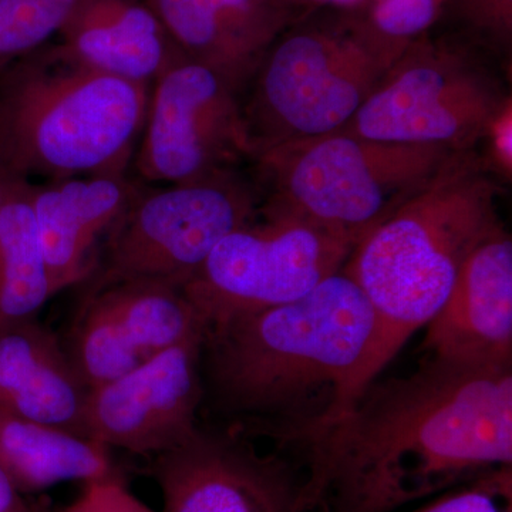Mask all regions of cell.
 <instances>
[{
	"instance_id": "5bb4252c",
	"label": "cell",
	"mask_w": 512,
	"mask_h": 512,
	"mask_svg": "<svg viewBox=\"0 0 512 512\" xmlns=\"http://www.w3.org/2000/svg\"><path fill=\"white\" fill-rule=\"evenodd\" d=\"M423 350L454 362L512 363V239L504 225L464 262Z\"/></svg>"
},
{
	"instance_id": "ba28073f",
	"label": "cell",
	"mask_w": 512,
	"mask_h": 512,
	"mask_svg": "<svg viewBox=\"0 0 512 512\" xmlns=\"http://www.w3.org/2000/svg\"><path fill=\"white\" fill-rule=\"evenodd\" d=\"M259 204L255 181L237 170L158 190L137 188L86 284L157 281L184 288L222 239L258 217Z\"/></svg>"
},
{
	"instance_id": "4fadbf2b",
	"label": "cell",
	"mask_w": 512,
	"mask_h": 512,
	"mask_svg": "<svg viewBox=\"0 0 512 512\" xmlns=\"http://www.w3.org/2000/svg\"><path fill=\"white\" fill-rule=\"evenodd\" d=\"M163 512H295L298 481L278 457L259 454L242 434L201 426L153 457Z\"/></svg>"
},
{
	"instance_id": "5b68a950",
	"label": "cell",
	"mask_w": 512,
	"mask_h": 512,
	"mask_svg": "<svg viewBox=\"0 0 512 512\" xmlns=\"http://www.w3.org/2000/svg\"><path fill=\"white\" fill-rule=\"evenodd\" d=\"M400 55L355 12L319 10L295 20L242 90L252 161L282 144L338 133Z\"/></svg>"
},
{
	"instance_id": "e0dca14e",
	"label": "cell",
	"mask_w": 512,
	"mask_h": 512,
	"mask_svg": "<svg viewBox=\"0 0 512 512\" xmlns=\"http://www.w3.org/2000/svg\"><path fill=\"white\" fill-rule=\"evenodd\" d=\"M89 392L62 340L37 319L0 333V409L86 437Z\"/></svg>"
},
{
	"instance_id": "7a4b0ae2",
	"label": "cell",
	"mask_w": 512,
	"mask_h": 512,
	"mask_svg": "<svg viewBox=\"0 0 512 512\" xmlns=\"http://www.w3.org/2000/svg\"><path fill=\"white\" fill-rule=\"evenodd\" d=\"M375 332L369 299L342 269L295 301L214 320L202 330V403L225 429L291 440L356 399Z\"/></svg>"
},
{
	"instance_id": "44dd1931",
	"label": "cell",
	"mask_w": 512,
	"mask_h": 512,
	"mask_svg": "<svg viewBox=\"0 0 512 512\" xmlns=\"http://www.w3.org/2000/svg\"><path fill=\"white\" fill-rule=\"evenodd\" d=\"M90 0H0V72L32 55L64 28Z\"/></svg>"
},
{
	"instance_id": "8992f818",
	"label": "cell",
	"mask_w": 512,
	"mask_h": 512,
	"mask_svg": "<svg viewBox=\"0 0 512 512\" xmlns=\"http://www.w3.org/2000/svg\"><path fill=\"white\" fill-rule=\"evenodd\" d=\"M467 153L339 131L292 141L252 161L259 214L312 222L359 244Z\"/></svg>"
},
{
	"instance_id": "6da1fadb",
	"label": "cell",
	"mask_w": 512,
	"mask_h": 512,
	"mask_svg": "<svg viewBox=\"0 0 512 512\" xmlns=\"http://www.w3.org/2000/svg\"><path fill=\"white\" fill-rule=\"evenodd\" d=\"M291 440L306 456L295 512L399 510L511 468L512 363L424 356Z\"/></svg>"
},
{
	"instance_id": "ffe728a7",
	"label": "cell",
	"mask_w": 512,
	"mask_h": 512,
	"mask_svg": "<svg viewBox=\"0 0 512 512\" xmlns=\"http://www.w3.org/2000/svg\"><path fill=\"white\" fill-rule=\"evenodd\" d=\"M30 181L12 185L0 207V333L37 319L52 298L30 202Z\"/></svg>"
},
{
	"instance_id": "52a82bcc",
	"label": "cell",
	"mask_w": 512,
	"mask_h": 512,
	"mask_svg": "<svg viewBox=\"0 0 512 512\" xmlns=\"http://www.w3.org/2000/svg\"><path fill=\"white\" fill-rule=\"evenodd\" d=\"M494 59L454 32L417 37L339 133L474 151L511 100Z\"/></svg>"
},
{
	"instance_id": "2e32d148",
	"label": "cell",
	"mask_w": 512,
	"mask_h": 512,
	"mask_svg": "<svg viewBox=\"0 0 512 512\" xmlns=\"http://www.w3.org/2000/svg\"><path fill=\"white\" fill-rule=\"evenodd\" d=\"M187 59L211 67L239 90L268 47L295 22L271 0H146Z\"/></svg>"
},
{
	"instance_id": "f1b7e54d",
	"label": "cell",
	"mask_w": 512,
	"mask_h": 512,
	"mask_svg": "<svg viewBox=\"0 0 512 512\" xmlns=\"http://www.w3.org/2000/svg\"><path fill=\"white\" fill-rule=\"evenodd\" d=\"M19 180H22V178L16 177V175L0 161V207H2L3 201H5L6 195H8L12 185L18 183Z\"/></svg>"
},
{
	"instance_id": "d6986e66",
	"label": "cell",
	"mask_w": 512,
	"mask_h": 512,
	"mask_svg": "<svg viewBox=\"0 0 512 512\" xmlns=\"http://www.w3.org/2000/svg\"><path fill=\"white\" fill-rule=\"evenodd\" d=\"M0 470L23 495L63 483L121 480L110 448L0 409Z\"/></svg>"
},
{
	"instance_id": "9a60e30c",
	"label": "cell",
	"mask_w": 512,
	"mask_h": 512,
	"mask_svg": "<svg viewBox=\"0 0 512 512\" xmlns=\"http://www.w3.org/2000/svg\"><path fill=\"white\" fill-rule=\"evenodd\" d=\"M137 187L126 175H89L30 187L53 295L93 274L104 239Z\"/></svg>"
},
{
	"instance_id": "277c9868",
	"label": "cell",
	"mask_w": 512,
	"mask_h": 512,
	"mask_svg": "<svg viewBox=\"0 0 512 512\" xmlns=\"http://www.w3.org/2000/svg\"><path fill=\"white\" fill-rule=\"evenodd\" d=\"M150 90L42 47L0 72V161L26 181L126 175Z\"/></svg>"
},
{
	"instance_id": "603a6c76",
	"label": "cell",
	"mask_w": 512,
	"mask_h": 512,
	"mask_svg": "<svg viewBox=\"0 0 512 512\" xmlns=\"http://www.w3.org/2000/svg\"><path fill=\"white\" fill-rule=\"evenodd\" d=\"M441 19L450 20L454 33L494 57L510 53L512 0H447Z\"/></svg>"
},
{
	"instance_id": "3957f363",
	"label": "cell",
	"mask_w": 512,
	"mask_h": 512,
	"mask_svg": "<svg viewBox=\"0 0 512 512\" xmlns=\"http://www.w3.org/2000/svg\"><path fill=\"white\" fill-rule=\"evenodd\" d=\"M501 192L497 175L471 151L353 249L342 271L365 292L376 322L356 397L429 325L468 256L503 225Z\"/></svg>"
},
{
	"instance_id": "cb8c5ba5",
	"label": "cell",
	"mask_w": 512,
	"mask_h": 512,
	"mask_svg": "<svg viewBox=\"0 0 512 512\" xmlns=\"http://www.w3.org/2000/svg\"><path fill=\"white\" fill-rule=\"evenodd\" d=\"M414 512H512L511 468L478 477Z\"/></svg>"
},
{
	"instance_id": "83f0119b",
	"label": "cell",
	"mask_w": 512,
	"mask_h": 512,
	"mask_svg": "<svg viewBox=\"0 0 512 512\" xmlns=\"http://www.w3.org/2000/svg\"><path fill=\"white\" fill-rule=\"evenodd\" d=\"M42 507L29 503L0 470V512H40Z\"/></svg>"
},
{
	"instance_id": "4316f807",
	"label": "cell",
	"mask_w": 512,
	"mask_h": 512,
	"mask_svg": "<svg viewBox=\"0 0 512 512\" xmlns=\"http://www.w3.org/2000/svg\"><path fill=\"white\" fill-rule=\"evenodd\" d=\"M279 9L298 20L319 10H357L366 0H271Z\"/></svg>"
},
{
	"instance_id": "9c48e42d",
	"label": "cell",
	"mask_w": 512,
	"mask_h": 512,
	"mask_svg": "<svg viewBox=\"0 0 512 512\" xmlns=\"http://www.w3.org/2000/svg\"><path fill=\"white\" fill-rule=\"evenodd\" d=\"M356 245L312 222L258 214L222 239L184 291L204 326L284 305L339 272Z\"/></svg>"
},
{
	"instance_id": "8fae6325",
	"label": "cell",
	"mask_w": 512,
	"mask_h": 512,
	"mask_svg": "<svg viewBox=\"0 0 512 512\" xmlns=\"http://www.w3.org/2000/svg\"><path fill=\"white\" fill-rule=\"evenodd\" d=\"M202 330L200 312L181 286L114 282L87 286L64 346L93 390Z\"/></svg>"
},
{
	"instance_id": "ac0fdd59",
	"label": "cell",
	"mask_w": 512,
	"mask_h": 512,
	"mask_svg": "<svg viewBox=\"0 0 512 512\" xmlns=\"http://www.w3.org/2000/svg\"><path fill=\"white\" fill-rule=\"evenodd\" d=\"M60 37V49L84 66L150 86L184 56L146 0H90Z\"/></svg>"
},
{
	"instance_id": "30bf717a",
	"label": "cell",
	"mask_w": 512,
	"mask_h": 512,
	"mask_svg": "<svg viewBox=\"0 0 512 512\" xmlns=\"http://www.w3.org/2000/svg\"><path fill=\"white\" fill-rule=\"evenodd\" d=\"M241 90L183 56L151 84L136 170L148 183L187 184L252 161Z\"/></svg>"
},
{
	"instance_id": "7c38bea8",
	"label": "cell",
	"mask_w": 512,
	"mask_h": 512,
	"mask_svg": "<svg viewBox=\"0 0 512 512\" xmlns=\"http://www.w3.org/2000/svg\"><path fill=\"white\" fill-rule=\"evenodd\" d=\"M201 335L90 390L84 431L107 448L156 457L185 443L200 427Z\"/></svg>"
},
{
	"instance_id": "d4e9b609",
	"label": "cell",
	"mask_w": 512,
	"mask_h": 512,
	"mask_svg": "<svg viewBox=\"0 0 512 512\" xmlns=\"http://www.w3.org/2000/svg\"><path fill=\"white\" fill-rule=\"evenodd\" d=\"M512 103L505 104L498 113L483 143L487 144V154L484 161L495 175H501L504 180H510L512 170Z\"/></svg>"
},
{
	"instance_id": "484cf974",
	"label": "cell",
	"mask_w": 512,
	"mask_h": 512,
	"mask_svg": "<svg viewBox=\"0 0 512 512\" xmlns=\"http://www.w3.org/2000/svg\"><path fill=\"white\" fill-rule=\"evenodd\" d=\"M103 512H154L127 490L123 480L97 483Z\"/></svg>"
},
{
	"instance_id": "7402d4cb",
	"label": "cell",
	"mask_w": 512,
	"mask_h": 512,
	"mask_svg": "<svg viewBox=\"0 0 512 512\" xmlns=\"http://www.w3.org/2000/svg\"><path fill=\"white\" fill-rule=\"evenodd\" d=\"M447 0H366L355 12L367 29L402 53L417 37L429 33L443 15Z\"/></svg>"
}]
</instances>
